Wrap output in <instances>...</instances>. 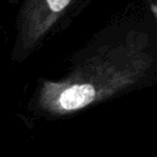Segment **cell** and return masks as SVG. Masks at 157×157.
Instances as JSON below:
<instances>
[{"mask_svg":"<svg viewBox=\"0 0 157 157\" xmlns=\"http://www.w3.org/2000/svg\"><path fill=\"white\" fill-rule=\"evenodd\" d=\"M72 0H25L18 16L13 58H27L48 36Z\"/></svg>","mask_w":157,"mask_h":157,"instance_id":"7a4b0ae2","label":"cell"},{"mask_svg":"<svg viewBox=\"0 0 157 157\" xmlns=\"http://www.w3.org/2000/svg\"><path fill=\"white\" fill-rule=\"evenodd\" d=\"M148 2V6H150V10L152 11L156 21H157V0H147Z\"/></svg>","mask_w":157,"mask_h":157,"instance_id":"3957f363","label":"cell"},{"mask_svg":"<svg viewBox=\"0 0 157 157\" xmlns=\"http://www.w3.org/2000/svg\"><path fill=\"white\" fill-rule=\"evenodd\" d=\"M155 64L144 33H130L97 48L65 77L43 81L37 92V107L54 117L75 113L135 86Z\"/></svg>","mask_w":157,"mask_h":157,"instance_id":"6da1fadb","label":"cell"}]
</instances>
